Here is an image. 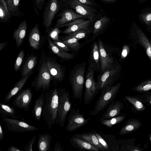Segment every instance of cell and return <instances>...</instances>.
<instances>
[{
    "instance_id": "1",
    "label": "cell",
    "mask_w": 151,
    "mask_h": 151,
    "mask_svg": "<svg viewBox=\"0 0 151 151\" xmlns=\"http://www.w3.org/2000/svg\"><path fill=\"white\" fill-rule=\"evenodd\" d=\"M58 103V96L57 88L47 91L45 93L42 115L49 129L55 124Z\"/></svg>"
},
{
    "instance_id": "2",
    "label": "cell",
    "mask_w": 151,
    "mask_h": 151,
    "mask_svg": "<svg viewBox=\"0 0 151 151\" xmlns=\"http://www.w3.org/2000/svg\"><path fill=\"white\" fill-rule=\"evenodd\" d=\"M86 64L84 63L76 65L71 70L69 76L73 99H82L85 79Z\"/></svg>"
},
{
    "instance_id": "3",
    "label": "cell",
    "mask_w": 151,
    "mask_h": 151,
    "mask_svg": "<svg viewBox=\"0 0 151 151\" xmlns=\"http://www.w3.org/2000/svg\"><path fill=\"white\" fill-rule=\"evenodd\" d=\"M121 86V83L120 82L101 91L100 95L96 101L94 109L91 112V114L95 116L104 110L114 100Z\"/></svg>"
},
{
    "instance_id": "4",
    "label": "cell",
    "mask_w": 151,
    "mask_h": 151,
    "mask_svg": "<svg viewBox=\"0 0 151 151\" xmlns=\"http://www.w3.org/2000/svg\"><path fill=\"white\" fill-rule=\"evenodd\" d=\"M58 103L55 124L61 127L64 126L68 114L71 109L68 91L64 89H58Z\"/></svg>"
},
{
    "instance_id": "5",
    "label": "cell",
    "mask_w": 151,
    "mask_h": 151,
    "mask_svg": "<svg viewBox=\"0 0 151 151\" xmlns=\"http://www.w3.org/2000/svg\"><path fill=\"white\" fill-rule=\"evenodd\" d=\"M44 8L42 24L47 29L52 25L56 16L63 7L60 0H47Z\"/></svg>"
},
{
    "instance_id": "6",
    "label": "cell",
    "mask_w": 151,
    "mask_h": 151,
    "mask_svg": "<svg viewBox=\"0 0 151 151\" xmlns=\"http://www.w3.org/2000/svg\"><path fill=\"white\" fill-rule=\"evenodd\" d=\"M119 71V66L114 64L98 75L96 86L98 90L101 91L113 85L117 80Z\"/></svg>"
},
{
    "instance_id": "7",
    "label": "cell",
    "mask_w": 151,
    "mask_h": 151,
    "mask_svg": "<svg viewBox=\"0 0 151 151\" xmlns=\"http://www.w3.org/2000/svg\"><path fill=\"white\" fill-rule=\"evenodd\" d=\"M52 77L48 68L46 63L43 62L40 67L37 78L32 83L37 91L48 90L50 87Z\"/></svg>"
},
{
    "instance_id": "8",
    "label": "cell",
    "mask_w": 151,
    "mask_h": 151,
    "mask_svg": "<svg viewBox=\"0 0 151 151\" xmlns=\"http://www.w3.org/2000/svg\"><path fill=\"white\" fill-rule=\"evenodd\" d=\"M95 71L92 68L88 66L86 73L84 94V102L86 105L91 101L99 91L97 88V83L94 79Z\"/></svg>"
},
{
    "instance_id": "9",
    "label": "cell",
    "mask_w": 151,
    "mask_h": 151,
    "mask_svg": "<svg viewBox=\"0 0 151 151\" xmlns=\"http://www.w3.org/2000/svg\"><path fill=\"white\" fill-rule=\"evenodd\" d=\"M90 118L85 119L83 114H81L79 109L73 108L69 113L66 129L68 132L77 130L89 121Z\"/></svg>"
},
{
    "instance_id": "10",
    "label": "cell",
    "mask_w": 151,
    "mask_h": 151,
    "mask_svg": "<svg viewBox=\"0 0 151 151\" xmlns=\"http://www.w3.org/2000/svg\"><path fill=\"white\" fill-rule=\"evenodd\" d=\"M2 119L5 123L7 129L12 132L23 133L38 130L35 127L15 118H8L2 116Z\"/></svg>"
},
{
    "instance_id": "11",
    "label": "cell",
    "mask_w": 151,
    "mask_h": 151,
    "mask_svg": "<svg viewBox=\"0 0 151 151\" xmlns=\"http://www.w3.org/2000/svg\"><path fill=\"white\" fill-rule=\"evenodd\" d=\"M67 5L77 13L85 16L87 18L94 19L97 12L91 6L86 5L78 0H67L63 4Z\"/></svg>"
},
{
    "instance_id": "12",
    "label": "cell",
    "mask_w": 151,
    "mask_h": 151,
    "mask_svg": "<svg viewBox=\"0 0 151 151\" xmlns=\"http://www.w3.org/2000/svg\"><path fill=\"white\" fill-rule=\"evenodd\" d=\"M33 94L31 90L27 88L22 91L13 101L14 106L26 111L29 110Z\"/></svg>"
},
{
    "instance_id": "13",
    "label": "cell",
    "mask_w": 151,
    "mask_h": 151,
    "mask_svg": "<svg viewBox=\"0 0 151 151\" xmlns=\"http://www.w3.org/2000/svg\"><path fill=\"white\" fill-rule=\"evenodd\" d=\"M58 17L55 26L65 24L80 18H86L85 16L75 12L71 9L63 8L56 16Z\"/></svg>"
},
{
    "instance_id": "14",
    "label": "cell",
    "mask_w": 151,
    "mask_h": 151,
    "mask_svg": "<svg viewBox=\"0 0 151 151\" xmlns=\"http://www.w3.org/2000/svg\"><path fill=\"white\" fill-rule=\"evenodd\" d=\"M94 20L89 19L85 20L84 18H80L68 24L57 27L61 28L67 27V28L63 31V33L68 34L76 31L88 28L90 23Z\"/></svg>"
},
{
    "instance_id": "15",
    "label": "cell",
    "mask_w": 151,
    "mask_h": 151,
    "mask_svg": "<svg viewBox=\"0 0 151 151\" xmlns=\"http://www.w3.org/2000/svg\"><path fill=\"white\" fill-rule=\"evenodd\" d=\"M98 45L100 57V73H101L114 65V61L106 51L100 39L99 40Z\"/></svg>"
},
{
    "instance_id": "16",
    "label": "cell",
    "mask_w": 151,
    "mask_h": 151,
    "mask_svg": "<svg viewBox=\"0 0 151 151\" xmlns=\"http://www.w3.org/2000/svg\"><path fill=\"white\" fill-rule=\"evenodd\" d=\"M124 107L123 104L121 101H113L101 115L100 121L116 116L119 114Z\"/></svg>"
},
{
    "instance_id": "17",
    "label": "cell",
    "mask_w": 151,
    "mask_h": 151,
    "mask_svg": "<svg viewBox=\"0 0 151 151\" xmlns=\"http://www.w3.org/2000/svg\"><path fill=\"white\" fill-rule=\"evenodd\" d=\"M46 63L52 77L57 81H62L65 76V71L63 67L53 60L48 59Z\"/></svg>"
},
{
    "instance_id": "18",
    "label": "cell",
    "mask_w": 151,
    "mask_h": 151,
    "mask_svg": "<svg viewBox=\"0 0 151 151\" xmlns=\"http://www.w3.org/2000/svg\"><path fill=\"white\" fill-rule=\"evenodd\" d=\"M88 63L89 66L95 71L98 72L100 69V57L98 44L94 41L92 46Z\"/></svg>"
},
{
    "instance_id": "19",
    "label": "cell",
    "mask_w": 151,
    "mask_h": 151,
    "mask_svg": "<svg viewBox=\"0 0 151 151\" xmlns=\"http://www.w3.org/2000/svg\"><path fill=\"white\" fill-rule=\"evenodd\" d=\"M110 22V19L106 15L97 21L93 27L92 40L102 33L107 28Z\"/></svg>"
},
{
    "instance_id": "20",
    "label": "cell",
    "mask_w": 151,
    "mask_h": 151,
    "mask_svg": "<svg viewBox=\"0 0 151 151\" xmlns=\"http://www.w3.org/2000/svg\"><path fill=\"white\" fill-rule=\"evenodd\" d=\"M70 142L73 147L80 150H99L97 147L87 141L73 136L70 139Z\"/></svg>"
},
{
    "instance_id": "21",
    "label": "cell",
    "mask_w": 151,
    "mask_h": 151,
    "mask_svg": "<svg viewBox=\"0 0 151 151\" xmlns=\"http://www.w3.org/2000/svg\"><path fill=\"white\" fill-rule=\"evenodd\" d=\"M28 27L26 21H22L14 32L13 37L15 40L17 46L19 47L22 45Z\"/></svg>"
},
{
    "instance_id": "22",
    "label": "cell",
    "mask_w": 151,
    "mask_h": 151,
    "mask_svg": "<svg viewBox=\"0 0 151 151\" xmlns=\"http://www.w3.org/2000/svg\"><path fill=\"white\" fill-rule=\"evenodd\" d=\"M73 136L84 140L95 147L99 150H104V147L99 143L95 132H88L76 134Z\"/></svg>"
},
{
    "instance_id": "23",
    "label": "cell",
    "mask_w": 151,
    "mask_h": 151,
    "mask_svg": "<svg viewBox=\"0 0 151 151\" xmlns=\"http://www.w3.org/2000/svg\"><path fill=\"white\" fill-rule=\"evenodd\" d=\"M52 138L49 133H40L37 144L38 151H49Z\"/></svg>"
},
{
    "instance_id": "24",
    "label": "cell",
    "mask_w": 151,
    "mask_h": 151,
    "mask_svg": "<svg viewBox=\"0 0 151 151\" xmlns=\"http://www.w3.org/2000/svg\"><path fill=\"white\" fill-rule=\"evenodd\" d=\"M142 126V123L139 120L134 118L130 119L120 129L119 134L124 135L129 134L137 129Z\"/></svg>"
},
{
    "instance_id": "25",
    "label": "cell",
    "mask_w": 151,
    "mask_h": 151,
    "mask_svg": "<svg viewBox=\"0 0 151 151\" xmlns=\"http://www.w3.org/2000/svg\"><path fill=\"white\" fill-rule=\"evenodd\" d=\"M30 74L23 77L14 85L4 98V103L9 101L12 97L16 95L22 88Z\"/></svg>"
},
{
    "instance_id": "26",
    "label": "cell",
    "mask_w": 151,
    "mask_h": 151,
    "mask_svg": "<svg viewBox=\"0 0 151 151\" xmlns=\"http://www.w3.org/2000/svg\"><path fill=\"white\" fill-rule=\"evenodd\" d=\"M40 42V33L38 24L37 23L31 30L29 36L30 45L33 48L38 49Z\"/></svg>"
},
{
    "instance_id": "27",
    "label": "cell",
    "mask_w": 151,
    "mask_h": 151,
    "mask_svg": "<svg viewBox=\"0 0 151 151\" xmlns=\"http://www.w3.org/2000/svg\"><path fill=\"white\" fill-rule=\"evenodd\" d=\"M45 93L43 91L35 101L32 111L33 116L37 121L40 119L44 102Z\"/></svg>"
},
{
    "instance_id": "28",
    "label": "cell",
    "mask_w": 151,
    "mask_h": 151,
    "mask_svg": "<svg viewBox=\"0 0 151 151\" xmlns=\"http://www.w3.org/2000/svg\"><path fill=\"white\" fill-rule=\"evenodd\" d=\"M8 10L12 17L20 18L24 13L19 10V7L21 0H5Z\"/></svg>"
},
{
    "instance_id": "29",
    "label": "cell",
    "mask_w": 151,
    "mask_h": 151,
    "mask_svg": "<svg viewBox=\"0 0 151 151\" xmlns=\"http://www.w3.org/2000/svg\"><path fill=\"white\" fill-rule=\"evenodd\" d=\"M137 33L139 41L145 48L151 62V44L145 34L140 29L137 28Z\"/></svg>"
},
{
    "instance_id": "30",
    "label": "cell",
    "mask_w": 151,
    "mask_h": 151,
    "mask_svg": "<svg viewBox=\"0 0 151 151\" xmlns=\"http://www.w3.org/2000/svg\"><path fill=\"white\" fill-rule=\"evenodd\" d=\"M50 47L52 51L56 55L63 58L71 59L74 58V55L69 53L61 50L58 48L52 41L47 36H46Z\"/></svg>"
},
{
    "instance_id": "31",
    "label": "cell",
    "mask_w": 151,
    "mask_h": 151,
    "mask_svg": "<svg viewBox=\"0 0 151 151\" xmlns=\"http://www.w3.org/2000/svg\"><path fill=\"white\" fill-rule=\"evenodd\" d=\"M37 63V57L35 56L30 57L25 63L22 71V76L24 77L31 74Z\"/></svg>"
},
{
    "instance_id": "32",
    "label": "cell",
    "mask_w": 151,
    "mask_h": 151,
    "mask_svg": "<svg viewBox=\"0 0 151 151\" xmlns=\"http://www.w3.org/2000/svg\"><path fill=\"white\" fill-rule=\"evenodd\" d=\"M124 97L129 102L133 105L137 111H141L145 109V106L139 96H125Z\"/></svg>"
},
{
    "instance_id": "33",
    "label": "cell",
    "mask_w": 151,
    "mask_h": 151,
    "mask_svg": "<svg viewBox=\"0 0 151 151\" xmlns=\"http://www.w3.org/2000/svg\"><path fill=\"white\" fill-rule=\"evenodd\" d=\"M12 17L5 0H0V22L5 23L9 22Z\"/></svg>"
},
{
    "instance_id": "34",
    "label": "cell",
    "mask_w": 151,
    "mask_h": 151,
    "mask_svg": "<svg viewBox=\"0 0 151 151\" xmlns=\"http://www.w3.org/2000/svg\"><path fill=\"white\" fill-rule=\"evenodd\" d=\"M0 114L6 117L9 116L13 118H17L15 108L8 104L0 103Z\"/></svg>"
},
{
    "instance_id": "35",
    "label": "cell",
    "mask_w": 151,
    "mask_h": 151,
    "mask_svg": "<svg viewBox=\"0 0 151 151\" xmlns=\"http://www.w3.org/2000/svg\"><path fill=\"white\" fill-rule=\"evenodd\" d=\"M91 32L88 28L82 29L68 34L63 37L62 39L64 40L71 38H76L79 40L83 39L88 35Z\"/></svg>"
},
{
    "instance_id": "36",
    "label": "cell",
    "mask_w": 151,
    "mask_h": 151,
    "mask_svg": "<svg viewBox=\"0 0 151 151\" xmlns=\"http://www.w3.org/2000/svg\"><path fill=\"white\" fill-rule=\"evenodd\" d=\"M125 117V115L116 116L101 121V123L102 124L107 127L111 128L114 125L116 124L123 121Z\"/></svg>"
},
{
    "instance_id": "37",
    "label": "cell",
    "mask_w": 151,
    "mask_h": 151,
    "mask_svg": "<svg viewBox=\"0 0 151 151\" xmlns=\"http://www.w3.org/2000/svg\"><path fill=\"white\" fill-rule=\"evenodd\" d=\"M133 90L140 93L146 92L151 90V80L143 82L136 86Z\"/></svg>"
},
{
    "instance_id": "38",
    "label": "cell",
    "mask_w": 151,
    "mask_h": 151,
    "mask_svg": "<svg viewBox=\"0 0 151 151\" xmlns=\"http://www.w3.org/2000/svg\"><path fill=\"white\" fill-rule=\"evenodd\" d=\"M79 39L76 38H71L65 40L62 42L66 44L69 48L74 50H77L81 47L79 42Z\"/></svg>"
},
{
    "instance_id": "39",
    "label": "cell",
    "mask_w": 151,
    "mask_h": 151,
    "mask_svg": "<svg viewBox=\"0 0 151 151\" xmlns=\"http://www.w3.org/2000/svg\"><path fill=\"white\" fill-rule=\"evenodd\" d=\"M143 149L135 145L134 144H129L122 141L119 150L122 151H141Z\"/></svg>"
},
{
    "instance_id": "40",
    "label": "cell",
    "mask_w": 151,
    "mask_h": 151,
    "mask_svg": "<svg viewBox=\"0 0 151 151\" xmlns=\"http://www.w3.org/2000/svg\"><path fill=\"white\" fill-rule=\"evenodd\" d=\"M59 28L54 26L49 33V37L54 41H60L58 35L61 32V30Z\"/></svg>"
},
{
    "instance_id": "41",
    "label": "cell",
    "mask_w": 151,
    "mask_h": 151,
    "mask_svg": "<svg viewBox=\"0 0 151 151\" xmlns=\"http://www.w3.org/2000/svg\"><path fill=\"white\" fill-rule=\"evenodd\" d=\"M24 51L22 50L18 55L14 65V69L16 71L19 69L24 58Z\"/></svg>"
},
{
    "instance_id": "42",
    "label": "cell",
    "mask_w": 151,
    "mask_h": 151,
    "mask_svg": "<svg viewBox=\"0 0 151 151\" xmlns=\"http://www.w3.org/2000/svg\"><path fill=\"white\" fill-rule=\"evenodd\" d=\"M140 18L146 25H149L151 24V11L141 14Z\"/></svg>"
},
{
    "instance_id": "43",
    "label": "cell",
    "mask_w": 151,
    "mask_h": 151,
    "mask_svg": "<svg viewBox=\"0 0 151 151\" xmlns=\"http://www.w3.org/2000/svg\"><path fill=\"white\" fill-rule=\"evenodd\" d=\"M37 138L36 135L35 136L27 142L24 147L25 151H32V147Z\"/></svg>"
},
{
    "instance_id": "44",
    "label": "cell",
    "mask_w": 151,
    "mask_h": 151,
    "mask_svg": "<svg viewBox=\"0 0 151 151\" xmlns=\"http://www.w3.org/2000/svg\"><path fill=\"white\" fill-rule=\"evenodd\" d=\"M47 0H33L35 7L40 11H42Z\"/></svg>"
},
{
    "instance_id": "45",
    "label": "cell",
    "mask_w": 151,
    "mask_h": 151,
    "mask_svg": "<svg viewBox=\"0 0 151 151\" xmlns=\"http://www.w3.org/2000/svg\"><path fill=\"white\" fill-rule=\"evenodd\" d=\"M139 96L144 103L151 107V93H146Z\"/></svg>"
},
{
    "instance_id": "46",
    "label": "cell",
    "mask_w": 151,
    "mask_h": 151,
    "mask_svg": "<svg viewBox=\"0 0 151 151\" xmlns=\"http://www.w3.org/2000/svg\"><path fill=\"white\" fill-rule=\"evenodd\" d=\"M95 134L99 143L104 147L105 150H108L109 146L105 139L99 133L95 132Z\"/></svg>"
},
{
    "instance_id": "47",
    "label": "cell",
    "mask_w": 151,
    "mask_h": 151,
    "mask_svg": "<svg viewBox=\"0 0 151 151\" xmlns=\"http://www.w3.org/2000/svg\"><path fill=\"white\" fill-rule=\"evenodd\" d=\"M53 43L58 48L65 52L70 50L69 47L62 42L54 41Z\"/></svg>"
},
{
    "instance_id": "48",
    "label": "cell",
    "mask_w": 151,
    "mask_h": 151,
    "mask_svg": "<svg viewBox=\"0 0 151 151\" xmlns=\"http://www.w3.org/2000/svg\"><path fill=\"white\" fill-rule=\"evenodd\" d=\"M130 51L129 47L127 45H125L123 46L122 52L121 57L123 59H125L127 57Z\"/></svg>"
},
{
    "instance_id": "49",
    "label": "cell",
    "mask_w": 151,
    "mask_h": 151,
    "mask_svg": "<svg viewBox=\"0 0 151 151\" xmlns=\"http://www.w3.org/2000/svg\"><path fill=\"white\" fill-rule=\"evenodd\" d=\"M80 2L88 6H97L96 2L93 0H78Z\"/></svg>"
},
{
    "instance_id": "50",
    "label": "cell",
    "mask_w": 151,
    "mask_h": 151,
    "mask_svg": "<svg viewBox=\"0 0 151 151\" xmlns=\"http://www.w3.org/2000/svg\"><path fill=\"white\" fill-rule=\"evenodd\" d=\"M63 148L60 145L58 141H56L55 143L53 151H63Z\"/></svg>"
},
{
    "instance_id": "51",
    "label": "cell",
    "mask_w": 151,
    "mask_h": 151,
    "mask_svg": "<svg viewBox=\"0 0 151 151\" xmlns=\"http://www.w3.org/2000/svg\"><path fill=\"white\" fill-rule=\"evenodd\" d=\"M22 151V150H20L18 147L15 146H11L9 147L8 150V151Z\"/></svg>"
},
{
    "instance_id": "52",
    "label": "cell",
    "mask_w": 151,
    "mask_h": 151,
    "mask_svg": "<svg viewBox=\"0 0 151 151\" xmlns=\"http://www.w3.org/2000/svg\"><path fill=\"white\" fill-rule=\"evenodd\" d=\"M0 122V140L1 141L4 137V133L1 122Z\"/></svg>"
},
{
    "instance_id": "53",
    "label": "cell",
    "mask_w": 151,
    "mask_h": 151,
    "mask_svg": "<svg viewBox=\"0 0 151 151\" xmlns=\"http://www.w3.org/2000/svg\"><path fill=\"white\" fill-rule=\"evenodd\" d=\"M7 43L8 42H7L0 43V51H1L6 46Z\"/></svg>"
},
{
    "instance_id": "54",
    "label": "cell",
    "mask_w": 151,
    "mask_h": 151,
    "mask_svg": "<svg viewBox=\"0 0 151 151\" xmlns=\"http://www.w3.org/2000/svg\"><path fill=\"white\" fill-rule=\"evenodd\" d=\"M101 1L107 3H112L116 1L117 0H100Z\"/></svg>"
},
{
    "instance_id": "55",
    "label": "cell",
    "mask_w": 151,
    "mask_h": 151,
    "mask_svg": "<svg viewBox=\"0 0 151 151\" xmlns=\"http://www.w3.org/2000/svg\"><path fill=\"white\" fill-rule=\"evenodd\" d=\"M61 1L63 2V4L66 2L67 0H60Z\"/></svg>"
},
{
    "instance_id": "56",
    "label": "cell",
    "mask_w": 151,
    "mask_h": 151,
    "mask_svg": "<svg viewBox=\"0 0 151 151\" xmlns=\"http://www.w3.org/2000/svg\"><path fill=\"white\" fill-rule=\"evenodd\" d=\"M150 140L151 141V134L150 135Z\"/></svg>"
},
{
    "instance_id": "57",
    "label": "cell",
    "mask_w": 151,
    "mask_h": 151,
    "mask_svg": "<svg viewBox=\"0 0 151 151\" xmlns=\"http://www.w3.org/2000/svg\"><path fill=\"white\" fill-rule=\"evenodd\" d=\"M143 0V1H144V0L146 1V0Z\"/></svg>"
}]
</instances>
